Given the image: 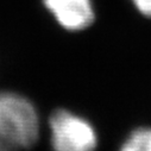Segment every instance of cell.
Here are the masks:
<instances>
[{
    "label": "cell",
    "mask_w": 151,
    "mask_h": 151,
    "mask_svg": "<svg viewBox=\"0 0 151 151\" xmlns=\"http://www.w3.org/2000/svg\"><path fill=\"white\" fill-rule=\"evenodd\" d=\"M40 136V118L25 96L0 92V151L27 149Z\"/></svg>",
    "instance_id": "1"
},
{
    "label": "cell",
    "mask_w": 151,
    "mask_h": 151,
    "mask_svg": "<svg viewBox=\"0 0 151 151\" xmlns=\"http://www.w3.org/2000/svg\"><path fill=\"white\" fill-rule=\"evenodd\" d=\"M51 144L58 151H89L98 145V137L89 122L74 113L58 109L50 118Z\"/></svg>",
    "instance_id": "2"
},
{
    "label": "cell",
    "mask_w": 151,
    "mask_h": 151,
    "mask_svg": "<svg viewBox=\"0 0 151 151\" xmlns=\"http://www.w3.org/2000/svg\"><path fill=\"white\" fill-rule=\"evenodd\" d=\"M47 10L68 31H81L95 19L92 0H43Z\"/></svg>",
    "instance_id": "3"
},
{
    "label": "cell",
    "mask_w": 151,
    "mask_h": 151,
    "mask_svg": "<svg viewBox=\"0 0 151 151\" xmlns=\"http://www.w3.org/2000/svg\"><path fill=\"white\" fill-rule=\"evenodd\" d=\"M123 151H151V129L140 127L134 130L123 143Z\"/></svg>",
    "instance_id": "4"
},
{
    "label": "cell",
    "mask_w": 151,
    "mask_h": 151,
    "mask_svg": "<svg viewBox=\"0 0 151 151\" xmlns=\"http://www.w3.org/2000/svg\"><path fill=\"white\" fill-rule=\"evenodd\" d=\"M131 1L143 16L151 18V0H131Z\"/></svg>",
    "instance_id": "5"
}]
</instances>
